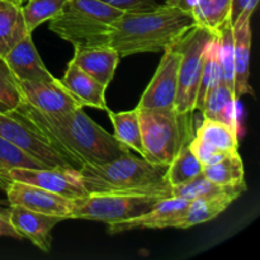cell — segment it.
Masks as SVG:
<instances>
[{"label": "cell", "instance_id": "e575fe53", "mask_svg": "<svg viewBox=\"0 0 260 260\" xmlns=\"http://www.w3.org/2000/svg\"><path fill=\"white\" fill-rule=\"evenodd\" d=\"M250 2L251 0H231V24L238 19L239 15Z\"/></svg>", "mask_w": 260, "mask_h": 260}, {"label": "cell", "instance_id": "83f0119b", "mask_svg": "<svg viewBox=\"0 0 260 260\" xmlns=\"http://www.w3.org/2000/svg\"><path fill=\"white\" fill-rule=\"evenodd\" d=\"M244 164L240 154L229 155L216 164L203 168V175L218 185H238L245 183Z\"/></svg>", "mask_w": 260, "mask_h": 260}, {"label": "cell", "instance_id": "8fae6325", "mask_svg": "<svg viewBox=\"0 0 260 260\" xmlns=\"http://www.w3.org/2000/svg\"><path fill=\"white\" fill-rule=\"evenodd\" d=\"M9 206H20L35 212L70 220L73 200L40 187L13 180L5 190Z\"/></svg>", "mask_w": 260, "mask_h": 260}, {"label": "cell", "instance_id": "d590c367", "mask_svg": "<svg viewBox=\"0 0 260 260\" xmlns=\"http://www.w3.org/2000/svg\"><path fill=\"white\" fill-rule=\"evenodd\" d=\"M8 111H10L9 107H8L7 104L3 103V102L0 101V112H8Z\"/></svg>", "mask_w": 260, "mask_h": 260}, {"label": "cell", "instance_id": "1f68e13d", "mask_svg": "<svg viewBox=\"0 0 260 260\" xmlns=\"http://www.w3.org/2000/svg\"><path fill=\"white\" fill-rule=\"evenodd\" d=\"M189 147L193 151V154L196 155V157L202 162L203 167L216 164V162L221 161V160H223L225 157H228L229 155L235 154V152L223 151V150L217 149V147L211 146L207 142L202 141V140H200L196 136L193 137L192 141L189 142Z\"/></svg>", "mask_w": 260, "mask_h": 260}, {"label": "cell", "instance_id": "3957f363", "mask_svg": "<svg viewBox=\"0 0 260 260\" xmlns=\"http://www.w3.org/2000/svg\"><path fill=\"white\" fill-rule=\"evenodd\" d=\"M79 173L88 193H150L172 197L167 167L131 152L104 164H84Z\"/></svg>", "mask_w": 260, "mask_h": 260}, {"label": "cell", "instance_id": "f1b7e54d", "mask_svg": "<svg viewBox=\"0 0 260 260\" xmlns=\"http://www.w3.org/2000/svg\"><path fill=\"white\" fill-rule=\"evenodd\" d=\"M22 5L23 18L29 33L42 23L57 17L69 0H24Z\"/></svg>", "mask_w": 260, "mask_h": 260}, {"label": "cell", "instance_id": "44dd1931", "mask_svg": "<svg viewBox=\"0 0 260 260\" xmlns=\"http://www.w3.org/2000/svg\"><path fill=\"white\" fill-rule=\"evenodd\" d=\"M239 198L238 196L226 194L211 198H197L189 201L187 210L178 218L175 229H189L196 225L208 222L217 216H220L234 201Z\"/></svg>", "mask_w": 260, "mask_h": 260}, {"label": "cell", "instance_id": "e0dca14e", "mask_svg": "<svg viewBox=\"0 0 260 260\" xmlns=\"http://www.w3.org/2000/svg\"><path fill=\"white\" fill-rule=\"evenodd\" d=\"M60 83L83 107H91L101 111L108 109L106 102L107 86L81 70L73 61L68 63Z\"/></svg>", "mask_w": 260, "mask_h": 260}, {"label": "cell", "instance_id": "5b68a950", "mask_svg": "<svg viewBox=\"0 0 260 260\" xmlns=\"http://www.w3.org/2000/svg\"><path fill=\"white\" fill-rule=\"evenodd\" d=\"M123 13L102 0H69L48 28L74 47L104 46L107 33Z\"/></svg>", "mask_w": 260, "mask_h": 260}, {"label": "cell", "instance_id": "7a4b0ae2", "mask_svg": "<svg viewBox=\"0 0 260 260\" xmlns=\"http://www.w3.org/2000/svg\"><path fill=\"white\" fill-rule=\"evenodd\" d=\"M196 25L190 13L173 5H155L124 12L112 24L104 46L114 48L119 57L145 52H164Z\"/></svg>", "mask_w": 260, "mask_h": 260}, {"label": "cell", "instance_id": "cb8c5ba5", "mask_svg": "<svg viewBox=\"0 0 260 260\" xmlns=\"http://www.w3.org/2000/svg\"><path fill=\"white\" fill-rule=\"evenodd\" d=\"M246 188H248L246 183L238 185H218L207 179L202 172L190 182L172 187V197H179L187 201H193L197 198L218 197V196L226 194H234L240 197L245 192Z\"/></svg>", "mask_w": 260, "mask_h": 260}, {"label": "cell", "instance_id": "7402d4cb", "mask_svg": "<svg viewBox=\"0 0 260 260\" xmlns=\"http://www.w3.org/2000/svg\"><path fill=\"white\" fill-rule=\"evenodd\" d=\"M190 15L196 25L220 36L231 23V0H194Z\"/></svg>", "mask_w": 260, "mask_h": 260}, {"label": "cell", "instance_id": "d4e9b609", "mask_svg": "<svg viewBox=\"0 0 260 260\" xmlns=\"http://www.w3.org/2000/svg\"><path fill=\"white\" fill-rule=\"evenodd\" d=\"M109 119L113 124V136L119 142L127 146L128 149L139 152L140 156L144 157V145H142L141 127H140L139 109L134 108L132 111L126 112H112L107 109Z\"/></svg>", "mask_w": 260, "mask_h": 260}, {"label": "cell", "instance_id": "603a6c76", "mask_svg": "<svg viewBox=\"0 0 260 260\" xmlns=\"http://www.w3.org/2000/svg\"><path fill=\"white\" fill-rule=\"evenodd\" d=\"M223 80L222 60H221V40L220 36H215L207 43L203 53L202 73H201L200 86L196 98V111H202L206 95L208 91Z\"/></svg>", "mask_w": 260, "mask_h": 260}, {"label": "cell", "instance_id": "7c38bea8", "mask_svg": "<svg viewBox=\"0 0 260 260\" xmlns=\"http://www.w3.org/2000/svg\"><path fill=\"white\" fill-rule=\"evenodd\" d=\"M18 85L23 102L42 113L58 114L84 108L57 79L52 81H18Z\"/></svg>", "mask_w": 260, "mask_h": 260}, {"label": "cell", "instance_id": "484cf974", "mask_svg": "<svg viewBox=\"0 0 260 260\" xmlns=\"http://www.w3.org/2000/svg\"><path fill=\"white\" fill-rule=\"evenodd\" d=\"M239 129L217 121L203 119L202 124L196 131V137L207 142L211 146L229 152L239 151Z\"/></svg>", "mask_w": 260, "mask_h": 260}, {"label": "cell", "instance_id": "f546056e", "mask_svg": "<svg viewBox=\"0 0 260 260\" xmlns=\"http://www.w3.org/2000/svg\"><path fill=\"white\" fill-rule=\"evenodd\" d=\"M13 168L46 167L0 137V189L4 192L13 182L9 177V172Z\"/></svg>", "mask_w": 260, "mask_h": 260}, {"label": "cell", "instance_id": "d6986e66", "mask_svg": "<svg viewBox=\"0 0 260 260\" xmlns=\"http://www.w3.org/2000/svg\"><path fill=\"white\" fill-rule=\"evenodd\" d=\"M201 112L203 114V119L222 122L239 129L238 99L225 80L208 91Z\"/></svg>", "mask_w": 260, "mask_h": 260}, {"label": "cell", "instance_id": "836d02e7", "mask_svg": "<svg viewBox=\"0 0 260 260\" xmlns=\"http://www.w3.org/2000/svg\"><path fill=\"white\" fill-rule=\"evenodd\" d=\"M0 236H8V238L18 239L22 240V235L14 229V226L10 223L9 217H8V210H2L0 208Z\"/></svg>", "mask_w": 260, "mask_h": 260}, {"label": "cell", "instance_id": "277c9868", "mask_svg": "<svg viewBox=\"0 0 260 260\" xmlns=\"http://www.w3.org/2000/svg\"><path fill=\"white\" fill-rule=\"evenodd\" d=\"M139 118L144 159L154 164L168 167L196 135L193 113H179L174 108H144L139 109Z\"/></svg>", "mask_w": 260, "mask_h": 260}, {"label": "cell", "instance_id": "4fadbf2b", "mask_svg": "<svg viewBox=\"0 0 260 260\" xmlns=\"http://www.w3.org/2000/svg\"><path fill=\"white\" fill-rule=\"evenodd\" d=\"M8 217L15 230L32 241L43 253H48L52 245V230L57 223L65 218L58 216L45 215V213L35 212L20 206H9Z\"/></svg>", "mask_w": 260, "mask_h": 260}, {"label": "cell", "instance_id": "4dcf8cb0", "mask_svg": "<svg viewBox=\"0 0 260 260\" xmlns=\"http://www.w3.org/2000/svg\"><path fill=\"white\" fill-rule=\"evenodd\" d=\"M0 101L10 109H14L23 102L18 80L12 74L4 57H0Z\"/></svg>", "mask_w": 260, "mask_h": 260}, {"label": "cell", "instance_id": "9a60e30c", "mask_svg": "<svg viewBox=\"0 0 260 260\" xmlns=\"http://www.w3.org/2000/svg\"><path fill=\"white\" fill-rule=\"evenodd\" d=\"M7 65L18 81H52L55 76L48 71L28 33L4 56Z\"/></svg>", "mask_w": 260, "mask_h": 260}, {"label": "cell", "instance_id": "30bf717a", "mask_svg": "<svg viewBox=\"0 0 260 260\" xmlns=\"http://www.w3.org/2000/svg\"><path fill=\"white\" fill-rule=\"evenodd\" d=\"M179 63L180 53L177 48H167L136 108H174Z\"/></svg>", "mask_w": 260, "mask_h": 260}, {"label": "cell", "instance_id": "5bb4252c", "mask_svg": "<svg viewBox=\"0 0 260 260\" xmlns=\"http://www.w3.org/2000/svg\"><path fill=\"white\" fill-rule=\"evenodd\" d=\"M188 205L189 201L179 197L164 198L144 215L122 222L109 223L108 233L118 234L135 229H175L178 218L184 213Z\"/></svg>", "mask_w": 260, "mask_h": 260}, {"label": "cell", "instance_id": "9c48e42d", "mask_svg": "<svg viewBox=\"0 0 260 260\" xmlns=\"http://www.w3.org/2000/svg\"><path fill=\"white\" fill-rule=\"evenodd\" d=\"M9 177L12 180L40 187L70 200L88 194L80 173L74 168H13Z\"/></svg>", "mask_w": 260, "mask_h": 260}, {"label": "cell", "instance_id": "8992f818", "mask_svg": "<svg viewBox=\"0 0 260 260\" xmlns=\"http://www.w3.org/2000/svg\"><path fill=\"white\" fill-rule=\"evenodd\" d=\"M164 198L150 193H88L73 200L70 220L122 222L149 212Z\"/></svg>", "mask_w": 260, "mask_h": 260}, {"label": "cell", "instance_id": "2e32d148", "mask_svg": "<svg viewBox=\"0 0 260 260\" xmlns=\"http://www.w3.org/2000/svg\"><path fill=\"white\" fill-rule=\"evenodd\" d=\"M234 35V95L240 99L243 95H254L250 85V53H251V19L233 25Z\"/></svg>", "mask_w": 260, "mask_h": 260}, {"label": "cell", "instance_id": "ba28073f", "mask_svg": "<svg viewBox=\"0 0 260 260\" xmlns=\"http://www.w3.org/2000/svg\"><path fill=\"white\" fill-rule=\"evenodd\" d=\"M0 137L46 168H73L47 140L10 109L0 112Z\"/></svg>", "mask_w": 260, "mask_h": 260}, {"label": "cell", "instance_id": "d6a6232c", "mask_svg": "<svg viewBox=\"0 0 260 260\" xmlns=\"http://www.w3.org/2000/svg\"><path fill=\"white\" fill-rule=\"evenodd\" d=\"M102 2L107 3L117 9L123 10V12L146 9V8H152L157 5L155 0H102Z\"/></svg>", "mask_w": 260, "mask_h": 260}, {"label": "cell", "instance_id": "ac0fdd59", "mask_svg": "<svg viewBox=\"0 0 260 260\" xmlns=\"http://www.w3.org/2000/svg\"><path fill=\"white\" fill-rule=\"evenodd\" d=\"M119 55L109 46L75 47L73 62L108 88L118 66Z\"/></svg>", "mask_w": 260, "mask_h": 260}, {"label": "cell", "instance_id": "4316f807", "mask_svg": "<svg viewBox=\"0 0 260 260\" xmlns=\"http://www.w3.org/2000/svg\"><path fill=\"white\" fill-rule=\"evenodd\" d=\"M203 165L190 150L189 144L183 147L167 167V180L172 187L184 184L203 172Z\"/></svg>", "mask_w": 260, "mask_h": 260}, {"label": "cell", "instance_id": "6da1fadb", "mask_svg": "<svg viewBox=\"0 0 260 260\" xmlns=\"http://www.w3.org/2000/svg\"><path fill=\"white\" fill-rule=\"evenodd\" d=\"M12 111L40 132L74 169L79 170L84 164H104L131 152L113 134L96 124L83 108L47 114L22 102Z\"/></svg>", "mask_w": 260, "mask_h": 260}, {"label": "cell", "instance_id": "ffe728a7", "mask_svg": "<svg viewBox=\"0 0 260 260\" xmlns=\"http://www.w3.org/2000/svg\"><path fill=\"white\" fill-rule=\"evenodd\" d=\"M24 0H0V57L28 35L22 5Z\"/></svg>", "mask_w": 260, "mask_h": 260}, {"label": "cell", "instance_id": "52a82bcc", "mask_svg": "<svg viewBox=\"0 0 260 260\" xmlns=\"http://www.w3.org/2000/svg\"><path fill=\"white\" fill-rule=\"evenodd\" d=\"M215 37L213 33L198 25H193L174 45L180 53L178 71V89L174 109L179 113H193L202 73L203 53L207 43Z\"/></svg>", "mask_w": 260, "mask_h": 260}]
</instances>
